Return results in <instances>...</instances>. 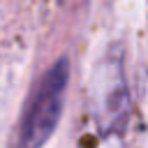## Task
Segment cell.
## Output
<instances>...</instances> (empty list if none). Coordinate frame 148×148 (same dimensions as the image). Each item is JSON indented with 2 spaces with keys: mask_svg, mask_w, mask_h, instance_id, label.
Masks as SVG:
<instances>
[{
  "mask_svg": "<svg viewBox=\"0 0 148 148\" xmlns=\"http://www.w3.org/2000/svg\"><path fill=\"white\" fill-rule=\"evenodd\" d=\"M67 86H69V60L58 58L37 79L25 99L16 132V148H42L53 136L65 109Z\"/></svg>",
  "mask_w": 148,
  "mask_h": 148,
  "instance_id": "1",
  "label": "cell"
},
{
  "mask_svg": "<svg viewBox=\"0 0 148 148\" xmlns=\"http://www.w3.org/2000/svg\"><path fill=\"white\" fill-rule=\"evenodd\" d=\"M95 113L104 132L118 130L127 116V86L118 58H106L95 76Z\"/></svg>",
  "mask_w": 148,
  "mask_h": 148,
  "instance_id": "2",
  "label": "cell"
}]
</instances>
